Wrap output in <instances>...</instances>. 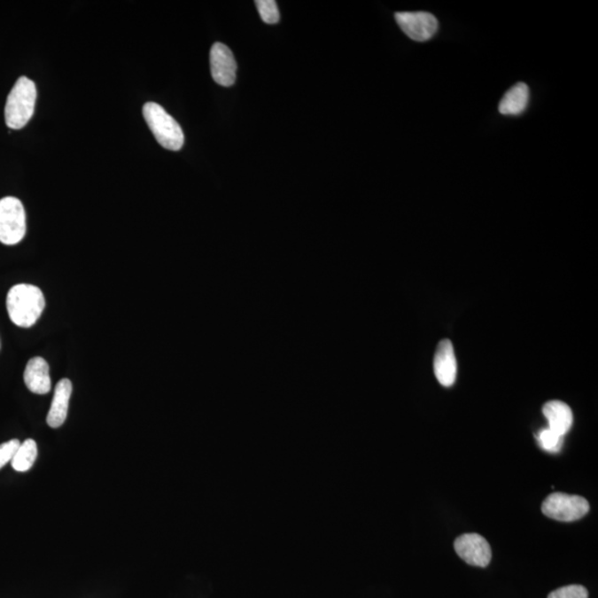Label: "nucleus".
I'll return each instance as SVG.
<instances>
[{"label": "nucleus", "mask_w": 598, "mask_h": 598, "mask_svg": "<svg viewBox=\"0 0 598 598\" xmlns=\"http://www.w3.org/2000/svg\"><path fill=\"white\" fill-rule=\"evenodd\" d=\"M589 511L586 499L579 495L552 493L542 504L544 516L561 522H573L584 517Z\"/></svg>", "instance_id": "obj_5"}, {"label": "nucleus", "mask_w": 598, "mask_h": 598, "mask_svg": "<svg viewBox=\"0 0 598 598\" xmlns=\"http://www.w3.org/2000/svg\"><path fill=\"white\" fill-rule=\"evenodd\" d=\"M144 117L155 139L164 149L179 151L184 144V133L180 124L155 102H146Z\"/></svg>", "instance_id": "obj_3"}, {"label": "nucleus", "mask_w": 598, "mask_h": 598, "mask_svg": "<svg viewBox=\"0 0 598 598\" xmlns=\"http://www.w3.org/2000/svg\"><path fill=\"white\" fill-rule=\"evenodd\" d=\"M26 212L19 199L7 197L0 199V242L16 245L26 235Z\"/></svg>", "instance_id": "obj_4"}, {"label": "nucleus", "mask_w": 598, "mask_h": 598, "mask_svg": "<svg viewBox=\"0 0 598 598\" xmlns=\"http://www.w3.org/2000/svg\"><path fill=\"white\" fill-rule=\"evenodd\" d=\"M456 554L470 565L486 567L490 564L492 552L490 544L477 533L459 536L454 542Z\"/></svg>", "instance_id": "obj_7"}, {"label": "nucleus", "mask_w": 598, "mask_h": 598, "mask_svg": "<svg viewBox=\"0 0 598 598\" xmlns=\"http://www.w3.org/2000/svg\"><path fill=\"white\" fill-rule=\"evenodd\" d=\"M543 415L548 421V429L564 437L573 424V412L566 403L553 400L545 403Z\"/></svg>", "instance_id": "obj_12"}, {"label": "nucleus", "mask_w": 598, "mask_h": 598, "mask_svg": "<svg viewBox=\"0 0 598 598\" xmlns=\"http://www.w3.org/2000/svg\"><path fill=\"white\" fill-rule=\"evenodd\" d=\"M548 598H588V592L582 585H569L549 593Z\"/></svg>", "instance_id": "obj_17"}, {"label": "nucleus", "mask_w": 598, "mask_h": 598, "mask_svg": "<svg viewBox=\"0 0 598 598\" xmlns=\"http://www.w3.org/2000/svg\"><path fill=\"white\" fill-rule=\"evenodd\" d=\"M530 90L525 83L520 82L505 92L500 102L499 111L504 115L521 114L529 104Z\"/></svg>", "instance_id": "obj_13"}, {"label": "nucleus", "mask_w": 598, "mask_h": 598, "mask_svg": "<svg viewBox=\"0 0 598 598\" xmlns=\"http://www.w3.org/2000/svg\"><path fill=\"white\" fill-rule=\"evenodd\" d=\"M37 89L33 80L20 77L12 89L4 106V120L9 128L19 130L34 115Z\"/></svg>", "instance_id": "obj_2"}, {"label": "nucleus", "mask_w": 598, "mask_h": 598, "mask_svg": "<svg viewBox=\"0 0 598 598\" xmlns=\"http://www.w3.org/2000/svg\"><path fill=\"white\" fill-rule=\"evenodd\" d=\"M563 436L552 431L551 429H543L538 434L540 447L548 452H558L563 446Z\"/></svg>", "instance_id": "obj_16"}, {"label": "nucleus", "mask_w": 598, "mask_h": 598, "mask_svg": "<svg viewBox=\"0 0 598 598\" xmlns=\"http://www.w3.org/2000/svg\"><path fill=\"white\" fill-rule=\"evenodd\" d=\"M255 4L261 20L268 25L277 24L281 15H279L277 3L275 0H257Z\"/></svg>", "instance_id": "obj_15"}, {"label": "nucleus", "mask_w": 598, "mask_h": 598, "mask_svg": "<svg viewBox=\"0 0 598 598\" xmlns=\"http://www.w3.org/2000/svg\"><path fill=\"white\" fill-rule=\"evenodd\" d=\"M434 375L439 383L445 387H451L456 378V358L454 345L449 339L439 343L433 361Z\"/></svg>", "instance_id": "obj_9"}, {"label": "nucleus", "mask_w": 598, "mask_h": 598, "mask_svg": "<svg viewBox=\"0 0 598 598\" xmlns=\"http://www.w3.org/2000/svg\"><path fill=\"white\" fill-rule=\"evenodd\" d=\"M6 305L11 321L18 327L29 328L42 316L46 300L39 287L18 283L9 291Z\"/></svg>", "instance_id": "obj_1"}, {"label": "nucleus", "mask_w": 598, "mask_h": 598, "mask_svg": "<svg viewBox=\"0 0 598 598\" xmlns=\"http://www.w3.org/2000/svg\"><path fill=\"white\" fill-rule=\"evenodd\" d=\"M397 24L403 33L415 42H427L438 31V20L432 13L425 12H397Z\"/></svg>", "instance_id": "obj_6"}, {"label": "nucleus", "mask_w": 598, "mask_h": 598, "mask_svg": "<svg viewBox=\"0 0 598 598\" xmlns=\"http://www.w3.org/2000/svg\"><path fill=\"white\" fill-rule=\"evenodd\" d=\"M38 447L33 439H27L26 441L20 443L19 447L13 455L12 460V468L18 472L28 471L37 459Z\"/></svg>", "instance_id": "obj_14"}, {"label": "nucleus", "mask_w": 598, "mask_h": 598, "mask_svg": "<svg viewBox=\"0 0 598 598\" xmlns=\"http://www.w3.org/2000/svg\"><path fill=\"white\" fill-rule=\"evenodd\" d=\"M20 443L17 439H12V440L0 445V469L4 467L8 462H12L13 455H15Z\"/></svg>", "instance_id": "obj_18"}, {"label": "nucleus", "mask_w": 598, "mask_h": 598, "mask_svg": "<svg viewBox=\"0 0 598 598\" xmlns=\"http://www.w3.org/2000/svg\"><path fill=\"white\" fill-rule=\"evenodd\" d=\"M71 393H73L71 381L66 378L61 379L56 385L50 410L48 412L47 423L49 427L59 428L64 424L66 415H68Z\"/></svg>", "instance_id": "obj_11"}, {"label": "nucleus", "mask_w": 598, "mask_h": 598, "mask_svg": "<svg viewBox=\"0 0 598 598\" xmlns=\"http://www.w3.org/2000/svg\"><path fill=\"white\" fill-rule=\"evenodd\" d=\"M27 388L35 394H46L51 390L49 365L42 357L31 358L24 372Z\"/></svg>", "instance_id": "obj_10"}, {"label": "nucleus", "mask_w": 598, "mask_h": 598, "mask_svg": "<svg viewBox=\"0 0 598 598\" xmlns=\"http://www.w3.org/2000/svg\"><path fill=\"white\" fill-rule=\"evenodd\" d=\"M212 77L220 86L230 87L237 80V65L233 52L225 44H213L210 53Z\"/></svg>", "instance_id": "obj_8"}]
</instances>
